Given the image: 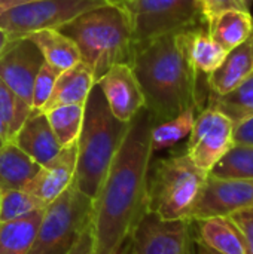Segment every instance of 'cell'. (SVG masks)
I'll list each match as a JSON object with an SVG mask.
<instances>
[{"instance_id": "cell-1", "label": "cell", "mask_w": 253, "mask_h": 254, "mask_svg": "<svg viewBox=\"0 0 253 254\" xmlns=\"http://www.w3.org/2000/svg\"><path fill=\"white\" fill-rule=\"evenodd\" d=\"M154 121L143 107L127 134L92 201L94 254H113L124 246L146 210Z\"/></svg>"}, {"instance_id": "cell-2", "label": "cell", "mask_w": 253, "mask_h": 254, "mask_svg": "<svg viewBox=\"0 0 253 254\" xmlns=\"http://www.w3.org/2000/svg\"><path fill=\"white\" fill-rule=\"evenodd\" d=\"M188 31L133 43L130 65L154 124L201 104L200 73L188 54Z\"/></svg>"}, {"instance_id": "cell-3", "label": "cell", "mask_w": 253, "mask_h": 254, "mask_svg": "<svg viewBox=\"0 0 253 254\" xmlns=\"http://www.w3.org/2000/svg\"><path fill=\"white\" fill-rule=\"evenodd\" d=\"M128 125L130 122H122L112 115L95 83L85 101L73 179L75 188L92 201L103 185L107 170L127 134Z\"/></svg>"}, {"instance_id": "cell-4", "label": "cell", "mask_w": 253, "mask_h": 254, "mask_svg": "<svg viewBox=\"0 0 253 254\" xmlns=\"http://www.w3.org/2000/svg\"><path fill=\"white\" fill-rule=\"evenodd\" d=\"M70 37L95 82L115 64H130L133 54L131 25L121 4H103L91 9L58 28Z\"/></svg>"}, {"instance_id": "cell-5", "label": "cell", "mask_w": 253, "mask_h": 254, "mask_svg": "<svg viewBox=\"0 0 253 254\" xmlns=\"http://www.w3.org/2000/svg\"><path fill=\"white\" fill-rule=\"evenodd\" d=\"M207 174L186 150L158 159L149 167L146 210L163 220H188Z\"/></svg>"}, {"instance_id": "cell-6", "label": "cell", "mask_w": 253, "mask_h": 254, "mask_svg": "<svg viewBox=\"0 0 253 254\" xmlns=\"http://www.w3.org/2000/svg\"><path fill=\"white\" fill-rule=\"evenodd\" d=\"M92 199L75 185L51 202L27 254H72L84 231L92 223Z\"/></svg>"}, {"instance_id": "cell-7", "label": "cell", "mask_w": 253, "mask_h": 254, "mask_svg": "<svg viewBox=\"0 0 253 254\" xmlns=\"http://www.w3.org/2000/svg\"><path fill=\"white\" fill-rule=\"evenodd\" d=\"M133 43L206 25L198 0H127Z\"/></svg>"}, {"instance_id": "cell-8", "label": "cell", "mask_w": 253, "mask_h": 254, "mask_svg": "<svg viewBox=\"0 0 253 254\" xmlns=\"http://www.w3.org/2000/svg\"><path fill=\"white\" fill-rule=\"evenodd\" d=\"M107 4L106 0H34L13 6L0 13V28L10 39L28 33L60 28L79 15Z\"/></svg>"}, {"instance_id": "cell-9", "label": "cell", "mask_w": 253, "mask_h": 254, "mask_svg": "<svg viewBox=\"0 0 253 254\" xmlns=\"http://www.w3.org/2000/svg\"><path fill=\"white\" fill-rule=\"evenodd\" d=\"M234 124L218 109L209 106L201 110L188 135L186 153L197 168L209 174L216 162L234 144Z\"/></svg>"}, {"instance_id": "cell-10", "label": "cell", "mask_w": 253, "mask_h": 254, "mask_svg": "<svg viewBox=\"0 0 253 254\" xmlns=\"http://www.w3.org/2000/svg\"><path fill=\"white\" fill-rule=\"evenodd\" d=\"M253 205V180H227L207 174L188 222L231 217Z\"/></svg>"}, {"instance_id": "cell-11", "label": "cell", "mask_w": 253, "mask_h": 254, "mask_svg": "<svg viewBox=\"0 0 253 254\" xmlns=\"http://www.w3.org/2000/svg\"><path fill=\"white\" fill-rule=\"evenodd\" d=\"M191 238V222L163 220L145 213L130 235V254H183Z\"/></svg>"}, {"instance_id": "cell-12", "label": "cell", "mask_w": 253, "mask_h": 254, "mask_svg": "<svg viewBox=\"0 0 253 254\" xmlns=\"http://www.w3.org/2000/svg\"><path fill=\"white\" fill-rule=\"evenodd\" d=\"M43 63L42 52L27 37L10 39L0 54V79L30 107L33 85Z\"/></svg>"}, {"instance_id": "cell-13", "label": "cell", "mask_w": 253, "mask_h": 254, "mask_svg": "<svg viewBox=\"0 0 253 254\" xmlns=\"http://www.w3.org/2000/svg\"><path fill=\"white\" fill-rule=\"evenodd\" d=\"M95 83L112 115L122 122H130L145 107L140 85L127 63L112 65Z\"/></svg>"}, {"instance_id": "cell-14", "label": "cell", "mask_w": 253, "mask_h": 254, "mask_svg": "<svg viewBox=\"0 0 253 254\" xmlns=\"http://www.w3.org/2000/svg\"><path fill=\"white\" fill-rule=\"evenodd\" d=\"M76 158L78 141L64 146L52 161L40 167L36 176L22 189L49 205L72 186L76 171Z\"/></svg>"}, {"instance_id": "cell-15", "label": "cell", "mask_w": 253, "mask_h": 254, "mask_svg": "<svg viewBox=\"0 0 253 254\" xmlns=\"http://www.w3.org/2000/svg\"><path fill=\"white\" fill-rule=\"evenodd\" d=\"M12 141L40 167L52 161L63 149L45 113L34 110H31Z\"/></svg>"}, {"instance_id": "cell-16", "label": "cell", "mask_w": 253, "mask_h": 254, "mask_svg": "<svg viewBox=\"0 0 253 254\" xmlns=\"http://www.w3.org/2000/svg\"><path fill=\"white\" fill-rule=\"evenodd\" d=\"M95 85V77L89 65L79 61L69 70L58 74L52 94L40 109V113H46L51 109L67 104H85L91 89Z\"/></svg>"}, {"instance_id": "cell-17", "label": "cell", "mask_w": 253, "mask_h": 254, "mask_svg": "<svg viewBox=\"0 0 253 254\" xmlns=\"http://www.w3.org/2000/svg\"><path fill=\"white\" fill-rule=\"evenodd\" d=\"M192 238L221 254H246L243 237L230 217L191 222Z\"/></svg>"}, {"instance_id": "cell-18", "label": "cell", "mask_w": 253, "mask_h": 254, "mask_svg": "<svg viewBox=\"0 0 253 254\" xmlns=\"http://www.w3.org/2000/svg\"><path fill=\"white\" fill-rule=\"evenodd\" d=\"M253 52L251 40L231 49L222 64L207 76V86L215 97H221L237 88L252 71Z\"/></svg>"}, {"instance_id": "cell-19", "label": "cell", "mask_w": 253, "mask_h": 254, "mask_svg": "<svg viewBox=\"0 0 253 254\" xmlns=\"http://www.w3.org/2000/svg\"><path fill=\"white\" fill-rule=\"evenodd\" d=\"M210 37L227 52L245 43L253 33V18L249 10L230 7L206 21Z\"/></svg>"}, {"instance_id": "cell-20", "label": "cell", "mask_w": 253, "mask_h": 254, "mask_svg": "<svg viewBox=\"0 0 253 254\" xmlns=\"http://www.w3.org/2000/svg\"><path fill=\"white\" fill-rule=\"evenodd\" d=\"M22 37L30 39L42 52L45 63L52 65L60 73L72 68L81 61V54L76 43L57 28L33 31Z\"/></svg>"}, {"instance_id": "cell-21", "label": "cell", "mask_w": 253, "mask_h": 254, "mask_svg": "<svg viewBox=\"0 0 253 254\" xmlns=\"http://www.w3.org/2000/svg\"><path fill=\"white\" fill-rule=\"evenodd\" d=\"M39 170L40 165L13 141L0 146V192L22 189Z\"/></svg>"}, {"instance_id": "cell-22", "label": "cell", "mask_w": 253, "mask_h": 254, "mask_svg": "<svg viewBox=\"0 0 253 254\" xmlns=\"http://www.w3.org/2000/svg\"><path fill=\"white\" fill-rule=\"evenodd\" d=\"M45 210L0 223V254H27L36 238Z\"/></svg>"}, {"instance_id": "cell-23", "label": "cell", "mask_w": 253, "mask_h": 254, "mask_svg": "<svg viewBox=\"0 0 253 254\" xmlns=\"http://www.w3.org/2000/svg\"><path fill=\"white\" fill-rule=\"evenodd\" d=\"M188 54L194 68L200 74L209 76L225 60L227 51L222 49L207 33L204 25L197 27L188 34Z\"/></svg>"}, {"instance_id": "cell-24", "label": "cell", "mask_w": 253, "mask_h": 254, "mask_svg": "<svg viewBox=\"0 0 253 254\" xmlns=\"http://www.w3.org/2000/svg\"><path fill=\"white\" fill-rule=\"evenodd\" d=\"M209 106L228 116L234 125L253 116V68L251 74L228 94L221 97L212 95Z\"/></svg>"}, {"instance_id": "cell-25", "label": "cell", "mask_w": 253, "mask_h": 254, "mask_svg": "<svg viewBox=\"0 0 253 254\" xmlns=\"http://www.w3.org/2000/svg\"><path fill=\"white\" fill-rule=\"evenodd\" d=\"M195 118H197V109L189 107L169 121L154 124L152 134H151L154 153L173 147L180 140L186 138L192 131Z\"/></svg>"}, {"instance_id": "cell-26", "label": "cell", "mask_w": 253, "mask_h": 254, "mask_svg": "<svg viewBox=\"0 0 253 254\" xmlns=\"http://www.w3.org/2000/svg\"><path fill=\"white\" fill-rule=\"evenodd\" d=\"M85 104H67L51 109L45 113L61 147L78 141L82 129Z\"/></svg>"}, {"instance_id": "cell-27", "label": "cell", "mask_w": 253, "mask_h": 254, "mask_svg": "<svg viewBox=\"0 0 253 254\" xmlns=\"http://www.w3.org/2000/svg\"><path fill=\"white\" fill-rule=\"evenodd\" d=\"M209 174L227 180H253V146L233 144Z\"/></svg>"}, {"instance_id": "cell-28", "label": "cell", "mask_w": 253, "mask_h": 254, "mask_svg": "<svg viewBox=\"0 0 253 254\" xmlns=\"http://www.w3.org/2000/svg\"><path fill=\"white\" fill-rule=\"evenodd\" d=\"M30 113L31 107L0 79V122L7 141L13 140Z\"/></svg>"}, {"instance_id": "cell-29", "label": "cell", "mask_w": 253, "mask_h": 254, "mask_svg": "<svg viewBox=\"0 0 253 254\" xmlns=\"http://www.w3.org/2000/svg\"><path fill=\"white\" fill-rule=\"evenodd\" d=\"M48 205L24 189H12L0 192V223L24 217Z\"/></svg>"}, {"instance_id": "cell-30", "label": "cell", "mask_w": 253, "mask_h": 254, "mask_svg": "<svg viewBox=\"0 0 253 254\" xmlns=\"http://www.w3.org/2000/svg\"><path fill=\"white\" fill-rule=\"evenodd\" d=\"M60 71L55 70L52 65H49L48 63H43L34 85H33V94H31V110L34 112H40V109L43 107V104L48 101L49 95L52 94V89L55 86L57 77H58Z\"/></svg>"}, {"instance_id": "cell-31", "label": "cell", "mask_w": 253, "mask_h": 254, "mask_svg": "<svg viewBox=\"0 0 253 254\" xmlns=\"http://www.w3.org/2000/svg\"><path fill=\"white\" fill-rule=\"evenodd\" d=\"M230 219L236 223L243 237L246 254H253V205L233 214Z\"/></svg>"}, {"instance_id": "cell-32", "label": "cell", "mask_w": 253, "mask_h": 254, "mask_svg": "<svg viewBox=\"0 0 253 254\" xmlns=\"http://www.w3.org/2000/svg\"><path fill=\"white\" fill-rule=\"evenodd\" d=\"M198 3H200V7L203 10V16L206 21L224 9H230V7L245 9L243 4L240 3V0H198Z\"/></svg>"}, {"instance_id": "cell-33", "label": "cell", "mask_w": 253, "mask_h": 254, "mask_svg": "<svg viewBox=\"0 0 253 254\" xmlns=\"http://www.w3.org/2000/svg\"><path fill=\"white\" fill-rule=\"evenodd\" d=\"M233 141L234 144L253 146V116L234 125Z\"/></svg>"}, {"instance_id": "cell-34", "label": "cell", "mask_w": 253, "mask_h": 254, "mask_svg": "<svg viewBox=\"0 0 253 254\" xmlns=\"http://www.w3.org/2000/svg\"><path fill=\"white\" fill-rule=\"evenodd\" d=\"M72 254H94V232L92 223L84 231L79 241L76 243Z\"/></svg>"}, {"instance_id": "cell-35", "label": "cell", "mask_w": 253, "mask_h": 254, "mask_svg": "<svg viewBox=\"0 0 253 254\" xmlns=\"http://www.w3.org/2000/svg\"><path fill=\"white\" fill-rule=\"evenodd\" d=\"M28 1H34V0H0V13L13 7V6H18V4H22V3H28Z\"/></svg>"}, {"instance_id": "cell-36", "label": "cell", "mask_w": 253, "mask_h": 254, "mask_svg": "<svg viewBox=\"0 0 253 254\" xmlns=\"http://www.w3.org/2000/svg\"><path fill=\"white\" fill-rule=\"evenodd\" d=\"M194 243H195V253L197 254H221L218 253V252H215V250H212V249H209L207 246L195 241V240H194Z\"/></svg>"}, {"instance_id": "cell-37", "label": "cell", "mask_w": 253, "mask_h": 254, "mask_svg": "<svg viewBox=\"0 0 253 254\" xmlns=\"http://www.w3.org/2000/svg\"><path fill=\"white\" fill-rule=\"evenodd\" d=\"M9 40H10V36H9L3 28H0V54H1L3 49L6 48V45L9 43Z\"/></svg>"}, {"instance_id": "cell-38", "label": "cell", "mask_w": 253, "mask_h": 254, "mask_svg": "<svg viewBox=\"0 0 253 254\" xmlns=\"http://www.w3.org/2000/svg\"><path fill=\"white\" fill-rule=\"evenodd\" d=\"M183 254H197L195 253V243H194V238H192V232H191V238H189V241L186 244V249H185Z\"/></svg>"}, {"instance_id": "cell-39", "label": "cell", "mask_w": 253, "mask_h": 254, "mask_svg": "<svg viewBox=\"0 0 253 254\" xmlns=\"http://www.w3.org/2000/svg\"><path fill=\"white\" fill-rule=\"evenodd\" d=\"M130 252H131V243H130V240H128L124 246H121L113 254H130Z\"/></svg>"}, {"instance_id": "cell-40", "label": "cell", "mask_w": 253, "mask_h": 254, "mask_svg": "<svg viewBox=\"0 0 253 254\" xmlns=\"http://www.w3.org/2000/svg\"><path fill=\"white\" fill-rule=\"evenodd\" d=\"M6 135H4V131H3V127H1V122H0V146H3L6 143Z\"/></svg>"}, {"instance_id": "cell-41", "label": "cell", "mask_w": 253, "mask_h": 254, "mask_svg": "<svg viewBox=\"0 0 253 254\" xmlns=\"http://www.w3.org/2000/svg\"><path fill=\"white\" fill-rule=\"evenodd\" d=\"M240 3L243 4V7H245V9H248V10H249V7L252 6L253 0H240Z\"/></svg>"}, {"instance_id": "cell-42", "label": "cell", "mask_w": 253, "mask_h": 254, "mask_svg": "<svg viewBox=\"0 0 253 254\" xmlns=\"http://www.w3.org/2000/svg\"><path fill=\"white\" fill-rule=\"evenodd\" d=\"M107 3H112V4H121V3H124V1H127V0H106Z\"/></svg>"}, {"instance_id": "cell-43", "label": "cell", "mask_w": 253, "mask_h": 254, "mask_svg": "<svg viewBox=\"0 0 253 254\" xmlns=\"http://www.w3.org/2000/svg\"><path fill=\"white\" fill-rule=\"evenodd\" d=\"M249 40H251V45H252V52H253V33H252V36L249 37Z\"/></svg>"}]
</instances>
